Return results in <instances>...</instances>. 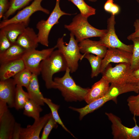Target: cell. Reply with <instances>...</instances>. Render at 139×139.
<instances>
[{
  "instance_id": "7a4b0ae2",
  "label": "cell",
  "mask_w": 139,
  "mask_h": 139,
  "mask_svg": "<svg viewBox=\"0 0 139 139\" xmlns=\"http://www.w3.org/2000/svg\"><path fill=\"white\" fill-rule=\"evenodd\" d=\"M67 67L62 77H56L53 80L55 89L60 91L65 101L67 102L81 101L84 100L90 88H84L77 85L70 73Z\"/></svg>"
},
{
  "instance_id": "4316f807",
  "label": "cell",
  "mask_w": 139,
  "mask_h": 139,
  "mask_svg": "<svg viewBox=\"0 0 139 139\" xmlns=\"http://www.w3.org/2000/svg\"><path fill=\"white\" fill-rule=\"evenodd\" d=\"M32 73L28 69L25 68L13 77V79L16 85L26 88L28 87L32 75Z\"/></svg>"
},
{
  "instance_id": "e0dca14e",
  "label": "cell",
  "mask_w": 139,
  "mask_h": 139,
  "mask_svg": "<svg viewBox=\"0 0 139 139\" xmlns=\"http://www.w3.org/2000/svg\"><path fill=\"white\" fill-rule=\"evenodd\" d=\"M16 121L8 109L0 115V139H12Z\"/></svg>"
},
{
  "instance_id": "7bdbcfd3",
  "label": "cell",
  "mask_w": 139,
  "mask_h": 139,
  "mask_svg": "<svg viewBox=\"0 0 139 139\" xmlns=\"http://www.w3.org/2000/svg\"><path fill=\"white\" fill-rule=\"evenodd\" d=\"M137 2L139 4V0H136Z\"/></svg>"
},
{
  "instance_id": "9c48e42d",
  "label": "cell",
  "mask_w": 139,
  "mask_h": 139,
  "mask_svg": "<svg viewBox=\"0 0 139 139\" xmlns=\"http://www.w3.org/2000/svg\"><path fill=\"white\" fill-rule=\"evenodd\" d=\"M55 48L54 46L41 50L34 49L27 51L22 58L26 68L32 73L38 75L40 73L41 62L49 56Z\"/></svg>"
},
{
  "instance_id": "d4e9b609",
  "label": "cell",
  "mask_w": 139,
  "mask_h": 139,
  "mask_svg": "<svg viewBox=\"0 0 139 139\" xmlns=\"http://www.w3.org/2000/svg\"><path fill=\"white\" fill-rule=\"evenodd\" d=\"M84 54V58L88 60L91 67V77L93 78L98 76L101 73V69L103 58L97 56H95L92 54Z\"/></svg>"
},
{
  "instance_id": "277c9868",
  "label": "cell",
  "mask_w": 139,
  "mask_h": 139,
  "mask_svg": "<svg viewBox=\"0 0 139 139\" xmlns=\"http://www.w3.org/2000/svg\"><path fill=\"white\" fill-rule=\"evenodd\" d=\"M70 36L69 42L67 45L65 44L63 36L58 39L55 47L62 54L70 73H72L77 70L79 61L84 58V55L81 53L78 42L75 39L74 35L70 33Z\"/></svg>"
},
{
  "instance_id": "30bf717a",
  "label": "cell",
  "mask_w": 139,
  "mask_h": 139,
  "mask_svg": "<svg viewBox=\"0 0 139 139\" xmlns=\"http://www.w3.org/2000/svg\"><path fill=\"white\" fill-rule=\"evenodd\" d=\"M43 0H34L30 5L18 12L12 18L3 20L0 23V29L11 23L30 20L31 16L37 11H41L49 14L50 13L49 11L43 8L41 5V3Z\"/></svg>"
},
{
  "instance_id": "484cf974",
  "label": "cell",
  "mask_w": 139,
  "mask_h": 139,
  "mask_svg": "<svg viewBox=\"0 0 139 139\" xmlns=\"http://www.w3.org/2000/svg\"><path fill=\"white\" fill-rule=\"evenodd\" d=\"M22 87L16 85L14 108L17 110L23 109L26 102L30 99L28 92L25 91Z\"/></svg>"
},
{
  "instance_id": "7402d4cb",
  "label": "cell",
  "mask_w": 139,
  "mask_h": 139,
  "mask_svg": "<svg viewBox=\"0 0 139 139\" xmlns=\"http://www.w3.org/2000/svg\"><path fill=\"white\" fill-rule=\"evenodd\" d=\"M38 75L33 73L30 83L26 89L30 99L41 106H44L45 103L43 100L44 97L39 89Z\"/></svg>"
},
{
  "instance_id": "d590c367",
  "label": "cell",
  "mask_w": 139,
  "mask_h": 139,
  "mask_svg": "<svg viewBox=\"0 0 139 139\" xmlns=\"http://www.w3.org/2000/svg\"><path fill=\"white\" fill-rule=\"evenodd\" d=\"M9 0H0V19L3 18L4 14L9 8Z\"/></svg>"
},
{
  "instance_id": "1f68e13d",
  "label": "cell",
  "mask_w": 139,
  "mask_h": 139,
  "mask_svg": "<svg viewBox=\"0 0 139 139\" xmlns=\"http://www.w3.org/2000/svg\"><path fill=\"white\" fill-rule=\"evenodd\" d=\"M127 105L131 113L135 116H139V93L136 95H132L127 99Z\"/></svg>"
},
{
  "instance_id": "60d3db41",
  "label": "cell",
  "mask_w": 139,
  "mask_h": 139,
  "mask_svg": "<svg viewBox=\"0 0 139 139\" xmlns=\"http://www.w3.org/2000/svg\"><path fill=\"white\" fill-rule=\"evenodd\" d=\"M89 1L92 2H95L97 1L98 0H88Z\"/></svg>"
},
{
  "instance_id": "8fae6325",
  "label": "cell",
  "mask_w": 139,
  "mask_h": 139,
  "mask_svg": "<svg viewBox=\"0 0 139 139\" xmlns=\"http://www.w3.org/2000/svg\"><path fill=\"white\" fill-rule=\"evenodd\" d=\"M132 53L122 49L115 48H108L103 58L101 69L102 73L108 65L111 62L130 63Z\"/></svg>"
},
{
  "instance_id": "836d02e7",
  "label": "cell",
  "mask_w": 139,
  "mask_h": 139,
  "mask_svg": "<svg viewBox=\"0 0 139 139\" xmlns=\"http://www.w3.org/2000/svg\"><path fill=\"white\" fill-rule=\"evenodd\" d=\"M104 8L105 11L115 15L119 12V6L114 2V0H107L105 3Z\"/></svg>"
},
{
  "instance_id": "d6986e66",
  "label": "cell",
  "mask_w": 139,
  "mask_h": 139,
  "mask_svg": "<svg viewBox=\"0 0 139 139\" xmlns=\"http://www.w3.org/2000/svg\"><path fill=\"white\" fill-rule=\"evenodd\" d=\"M131 92L138 93L139 89L137 84L126 83L120 84H111L109 89L106 94L115 103H117V97L119 95Z\"/></svg>"
},
{
  "instance_id": "9a60e30c",
  "label": "cell",
  "mask_w": 139,
  "mask_h": 139,
  "mask_svg": "<svg viewBox=\"0 0 139 139\" xmlns=\"http://www.w3.org/2000/svg\"><path fill=\"white\" fill-rule=\"evenodd\" d=\"M79 43L78 45L81 53L84 54H94L103 58L108 49L99 41H93L88 38L82 40Z\"/></svg>"
},
{
  "instance_id": "ba28073f",
  "label": "cell",
  "mask_w": 139,
  "mask_h": 139,
  "mask_svg": "<svg viewBox=\"0 0 139 139\" xmlns=\"http://www.w3.org/2000/svg\"><path fill=\"white\" fill-rule=\"evenodd\" d=\"M115 15L111 14L107 20V29L106 33L100 37L101 43L107 48H115L124 50L132 53L133 45H127L121 42L115 31Z\"/></svg>"
},
{
  "instance_id": "d6a6232c",
  "label": "cell",
  "mask_w": 139,
  "mask_h": 139,
  "mask_svg": "<svg viewBox=\"0 0 139 139\" xmlns=\"http://www.w3.org/2000/svg\"><path fill=\"white\" fill-rule=\"evenodd\" d=\"M57 123L52 116L47 122L44 127L40 139H47L51 130L58 127Z\"/></svg>"
},
{
  "instance_id": "2e32d148",
  "label": "cell",
  "mask_w": 139,
  "mask_h": 139,
  "mask_svg": "<svg viewBox=\"0 0 139 139\" xmlns=\"http://www.w3.org/2000/svg\"><path fill=\"white\" fill-rule=\"evenodd\" d=\"M16 43L27 51L36 49L39 43L37 34L32 28L28 27L18 37Z\"/></svg>"
},
{
  "instance_id": "83f0119b",
  "label": "cell",
  "mask_w": 139,
  "mask_h": 139,
  "mask_svg": "<svg viewBox=\"0 0 139 139\" xmlns=\"http://www.w3.org/2000/svg\"><path fill=\"white\" fill-rule=\"evenodd\" d=\"M72 2L77 8L83 17L88 18L90 16L95 15L96 9L88 4L84 0H68Z\"/></svg>"
},
{
  "instance_id": "ab89813d",
  "label": "cell",
  "mask_w": 139,
  "mask_h": 139,
  "mask_svg": "<svg viewBox=\"0 0 139 139\" xmlns=\"http://www.w3.org/2000/svg\"><path fill=\"white\" fill-rule=\"evenodd\" d=\"M134 76L136 79H139V67L133 71Z\"/></svg>"
},
{
  "instance_id": "8d00e7d4",
  "label": "cell",
  "mask_w": 139,
  "mask_h": 139,
  "mask_svg": "<svg viewBox=\"0 0 139 139\" xmlns=\"http://www.w3.org/2000/svg\"><path fill=\"white\" fill-rule=\"evenodd\" d=\"M133 26L135 29L134 32L128 36L127 37V39L129 40H131L135 38L139 37V19L135 20Z\"/></svg>"
},
{
  "instance_id": "603a6c76",
  "label": "cell",
  "mask_w": 139,
  "mask_h": 139,
  "mask_svg": "<svg viewBox=\"0 0 139 139\" xmlns=\"http://www.w3.org/2000/svg\"><path fill=\"white\" fill-rule=\"evenodd\" d=\"M110 100L109 98L105 95L103 97L88 104L83 107L77 108L70 107L69 108L78 112L79 114V119L81 120L85 115L99 108L106 102Z\"/></svg>"
},
{
  "instance_id": "ffe728a7",
  "label": "cell",
  "mask_w": 139,
  "mask_h": 139,
  "mask_svg": "<svg viewBox=\"0 0 139 139\" xmlns=\"http://www.w3.org/2000/svg\"><path fill=\"white\" fill-rule=\"evenodd\" d=\"M27 51L16 42L0 53V64L22 59Z\"/></svg>"
},
{
  "instance_id": "5b68a950",
  "label": "cell",
  "mask_w": 139,
  "mask_h": 139,
  "mask_svg": "<svg viewBox=\"0 0 139 139\" xmlns=\"http://www.w3.org/2000/svg\"><path fill=\"white\" fill-rule=\"evenodd\" d=\"M133 71L131 68L130 63H120L113 67L109 64L102 74V76L111 84H137L139 79L135 77Z\"/></svg>"
},
{
  "instance_id": "f35d334b",
  "label": "cell",
  "mask_w": 139,
  "mask_h": 139,
  "mask_svg": "<svg viewBox=\"0 0 139 139\" xmlns=\"http://www.w3.org/2000/svg\"><path fill=\"white\" fill-rule=\"evenodd\" d=\"M7 103L0 100V115L8 109Z\"/></svg>"
},
{
  "instance_id": "e575fe53",
  "label": "cell",
  "mask_w": 139,
  "mask_h": 139,
  "mask_svg": "<svg viewBox=\"0 0 139 139\" xmlns=\"http://www.w3.org/2000/svg\"><path fill=\"white\" fill-rule=\"evenodd\" d=\"M12 45L6 33L2 29L0 31V53L4 51Z\"/></svg>"
},
{
  "instance_id": "ac0fdd59",
  "label": "cell",
  "mask_w": 139,
  "mask_h": 139,
  "mask_svg": "<svg viewBox=\"0 0 139 139\" xmlns=\"http://www.w3.org/2000/svg\"><path fill=\"white\" fill-rule=\"evenodd\" d=\"M25 68L22 58L1 64L0 80H4L13 77Z\"/></svg>"
},
{
  "instance_id": "4fadbf2b",
  "label": "cell",
  "mask_w": 139,
  "mask_h": 139,
  "mask_svg": "<svg viewBox=\"0 0 139 139\" xmlns=\"http://www.w3.org/2000/svg\"><path fill=\"white\" fill-rule=\"evenodd\" d=\"M16 84L13 79L0 81V100L5 102L10 108L14 107Z\"/></svg>"
},
{
  "instance_id": "f1b7e54d",
  "label": "cell",
  "mask_w": 139,
  "mask_h": 139,
  "mask_svg": "<svg viewBox=\"0 0 139 139\" xmlns=\"http://www.w3.org/2000/svg\"><path fill=\"white\" fill-rule=\"evenodd\" d=\"M32 0H9L10 6L9 9L4 14L3 20H5L17 11L20 10L28 4Z\"/></svg>"
},
{
  "instance_id": "cb8c5ba5",
  "label": "cell",
  "mask_w": 139,
  "mask_h": 139,
  "mask_svg": "<svg viewBox=\"0 0 139 139\" xmlns=\"http://www.w3.org/2000/svg\"><path fill=\"white\" fill-rule=\"evenodd\" d=\"M41 106L30 99L26 102L24 106L23 114L33 118L34 120L40 118V113L42 111Z\"/></svg>"
},
{
  "instance_id": "7c38bea8",
  "label": "cell",
  "mask_w": 139,
  "mask_h": 139,
  "mask_svg": "<svg viewBox=\"0 0 139 139\" xmlns=\"http://www.w3.org/2000/svg\"><path fill=\"white\" fill-rule=\"evenodd\" d=\"M51 112L34 120L31 125H28L26 128H21L20 139H40V134L42 129L50 117Z\"/></svg>"
},
{
  "instance_id": "6da1fadb",
  "label": "cell",
  "mask_w": 139,
  "mask_h": 139,
  "mask_svg": "<svg viewBox=\"0 0 139 139\" xmlns=\"http://www.w3.org/2000/svg\"><path fill=\"white\" fill-rule=\"evenodd\" d=\"M67 67L64 57L58 49L53 51L49 56L41 62L40 73L47 89L55 88V83L53 80V75L65 71Z\"/></svg>"
},
{
  "instance_id": "3957f363",
  "label": "cell",
  "mask_w": 139,
  "mask_h": 139,
  "mask_svg": "<svg viewBox=\"0 0 139 139\" xmlns=\"http://www.w3.org/2000/svg\"><path fill=\"white\" fill-rule=\"evenodd\" d=\"M87 19L79 14L74 16L69 24L64 25L65 28L75 37L78 42L90 38L100 37L107 32V29H99L93 27Z\"/></svg>"
},
{
  "instance_id": "b9f144b4",
  "label": "cell",
  "mask_w": 139,
  "mask_h": 139,
  "mask_svg": "<svg viewBox=\"0 0 139 139\" xmlns=\"http://www.w3.org/2000/svg\"><path fill=\"white\" fill-rule=\"evenodd\" d=\"M137 85L138 87V88H139V81L138 82V83H137Z\"/></svg>"
},
{
  "instance_id": "5bb4252c",
  "label": "cell",
  "mask_w": 139,
  "mask_h": 139,
  "mask_svg": "<svg viewBox=\"0 0 139 139\" xmlns=\"http://www.w3.org/2000/svg\"><path fill=\"white\" fill-rule=\"evenodd\" d=\"M110 82L102 76L98 81L94 83L90 88L84 100L89 104L104 96L107 92L110 86Z\"/></svg>"
},
{
  "instance_id": "8992f818",
  "label": "cell",
  "mask_w": 139,
  "mask_h": 139,
  "mask_svg": "<svg viewBox=\"0 0 139 139\" xmlns=\"http://www.w3.org/2000/svg\"><path fill=\"white\" fill-rule=\"evenodd\" d=\"M60 0H56L55 6L48 18L41 20L36 25L38 30L37 34L39 43L46 47L49 46L48 37L50 32L54 25L59 23L60 18L64 15H70L72 14L62 11L60 6Z\"/></svg>"
},
{
  "instance_id": "4dcf8cb0",
  "label": "cell",
  "mask_w": 139,
  "mask_h": 139,
  "mask_svg": "<svg viewBox=\"0 0 139 139\" xmlns=\"http://www.w3.org/2000/svg\"><path fill=\"white\" fill-rule=\"evenodd\" d=\"M133 43L131 63V70L133 71L139 67V37L132 39Z\"/></svg>"
},
{
  "instance_id": "f546056e",
  "label": "cell",
  "mask_w": 139,
  "mask_h": 139,
  "mask_svg": "<svg viewBox=\"0 0 139 139\" xmlns=\"http://www.w3.org/2000/svg\"><path fill=\"white\" fill-rule=\"evenodd\" d=\"M43 100L44 102L48 105L50 109L52 117L65 130L70 133L72 136L74 137L73 135L64 125L60 118L58 112V110L59 108V106L53 103L51 100L49 99L44 97L43 98Z\"/></svg>"
},
{
  "instance_id": "44dd1931",
  "label": "cell",
  "mask_w": 139,
  "mask_h": 139,
  "mask_svg": "<svg viewBox=\"0 0 139 139\" xmlns=\"http://www.w3.org/2000/svg\"><path fill=\"white\" fill-rule=\"evenodd\" d=\"M30 21L11 23L1 28L4 31L12 45L16 42L18 37L28 27Z\"/></svg>"
},
{
  "instance_id": "52a82bcc",
  "label": "cell",
  "mask_w": 139,
  "mask_h": 139,
  "mask_svg": "<svg viewBox=\"0 0 139 139\" xmlns=\"http://www.w3.org/2000/svg\"><path fill=\"white\" fill-rule=\"evenodd\" d=\"M105 114L112 123V134L114 139H139V126L137 124L135 116L133 118L135 126L129 128L123 125L120 118L113 113L106 112Z\"/></svg>"
},
{
  "instance_id": "74e56055",
  "label": "cell",
  "mask_w": 139,
  "mask_h": 139,
  "mask_svg": "<svg viewBox=\"0 0 139 139\" xmlns=\"http://www.w3.org/2000/svg\"><path fill=\"white\" fill-rule=\"evenodd\" d=\"M21 128V124L16 122L14 125L13 131L12 139H20V135Z\"/></svg>"
}]
</instances>
